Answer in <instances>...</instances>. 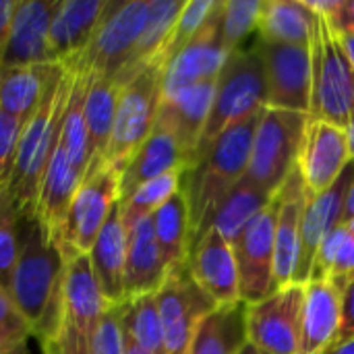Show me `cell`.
I'll return each mask as SVG.
<instances>
[{"label": "cell", "instance_id": "44", "mask_svg": "<svg viewBox=\"0 0 354 354\" xmlns=\"http://www.w3.org/2000/svg\"><path fill=\"white\" fill-rule=\"evenodd\" d=\"M354 338V282H351L344 288V301H342V326H340V334L334 346L348 342ZM332 346V348H334Z\"/></svg>", "mask_w": 354, "mask_h": 354}, {"label": "cell", "instance_id": "32", "mask_svg": "<svg viewBox=\"0 0 354 354\" xmlns=\"http://www.w3.org/2000/svg\"><path fill=\"white\" fill-rule=\"evenodd\" d=\"M151 220H153L156 241L168 272L178 266H185L189 261V251H191V224H189V207L183 191H178L172 199H168L151 216Z\"/></svg>", "mask_w": 354, "mask_h": 354}, {"label": "cell", "instance_id": "36", "mask_svg": "<svg viewBox=\"0 0 354 354\" xmlns=\"http://www.w3.org/2000/svg\"><path fill=\"white\" fill-rule=\"evenodd\" d=\"M263 0H224L220 2V37L230 56L257 29Z\"/></svg>", "mask_w": 354, "mask_h": 354}, {"label": "cell", "instance_id": "37", "mask_svg": "<svg viewBox=\"0 0 354 354\" xmlns=\"http://www.w3.org/2000/svg\"><path fill=\"white\" fill-rule=\"evenodd\" d=\"M21 218L12 203L10 191L0 195V288L8 292L10 278L21 249Z\"/></svg>", "mask_w": 354, "mask_h": 354}, {"label": "cell", "instance_id": "2", "mask_svg": "<svg viewBox=\"0 0 354 354\" xmlns=\"http://www.w3.org/2000/svg\"><path fill=\"white\" fill-rule=\"evenodd\" d=\"M21 249L8 295L41 344L62 326L64 261L37 220H21Z\"/></svg>", "mask_w": 354, "mask_h": 354}, {"label": "cell", "instance_id": "40", "mask_svg": "<svg viewBox=\"0 0 354 354\" xmlns=\"http://www.w3.org/2000/svg\"><path fill=\"white\" fill-rule=\"evenodd\" d=\"M23 127L21 118L0 110V195L10 191Z\"/></svg>", "mask_w": 354, "mask_h": 354}, {"label": "cell", "instance_id": "20", "mask_svg": "<svg viewBox=\"0 0 354 354\" xmlns=\"http://www.w3.org/2000/svg\"><path fill=\"white\" fill-rule=\"evenodd\" d=\"M189 270L195 282L216 301V305H230L241 301L239 270L228 241L209 228L189 253Z\"/></svg>", "mask_w": 354, "mask_h": 354}, {"label": "cell", "instance_id": "15", "mask_svg": "<svg viewBox=\"0 0 354 354\" xmlns=\"http://www.w3.org/2000/svg\"><path fill=\"white\" fill-rule=\"evenodd\" d=\"M228 54L222 48L220 37V2L201 31L185 46L164 68L162 91L164 95L180 91L185 87L218 79Z\"/></svg>", "mask_w": 354, "mask_h": 354}, {"label": "cell", "instance_id": "33", "mask_svg": "<svg viewBox=\"0 0 354 354\" xmlns=\"http://www.w3.org/2000/svg\"><path fill=\"white\" fill-rule=\"evenodd\" d=\"M274 197L266 195L261 189L251 185L249 180H241L228 195L226 199L218 205V209L212 216L209 228L220 232L228 245L232 247L234 241L241 236V232L247 228V224L272 203Z\"/></svg>", "mask_w": 354, "mask_h": 354}, {"label": "cell", "instance_id": "24", "mask_svg": "<svg viewBox=\"0 0 354 354\" xmlns=\"http://www.w3.org/2000/svg\"><path fill=\"white\" fill-rule=\"evenodd\" d=\"M168 276L162 251L156 241L153 220L143 218L127 230L124 301L143 295H156Z\"/></svg>", "mask_w": 354, "mask_h": 354}, {"label": "cell", "instance_id": "34", "mask_svg": "<svg viewBox=\"0 0 354 354\" xmlns=\"http://www.w3.org/2000/svg\"><path fill=\"white\" fill-rule=\"evenodd\" d=\"M124 338L149 353L164 354V330L156 295L133 297L120 303Z\"/></svg>", "mask_w": 354, "mask_h": 354}, {"label": "cell", "instance_id": "1", "mask_svg": "<svg viewBox=\"0 0 354 354\" xmlns=\"http://www.w3.org/2000/svg\"><path fill=\"white\" fill-rule=\"evenodd\" d=\"M261 112L228 127L183 172L180 191L189 207L191 249L209 230V222L218 205L247 176L253 137H255Z\"/></svg>", "mask_w": 354, "mask_h": 354}, {"label": "cell", "instance_id": "41", "mask_svg": "<svg viewBox=\"0 0 354 354\" xmlns=\"http://www.w3.org/2000/svg\"><path fill=\"white\" fill-rule=\"evenodd\" d=\"M31 336V326L21 315L10 295L0 288V354L25 344Z\"/></svg>", "mask_w": 354, "mask_h": 354}, {"label": "cell", "instance_id": "46", "mask_svg": "<svg viewBox=\"0 0 354 354\" xmlns=\"http://www.w3.org/2000/svg\"><path fill=\"white\" fill-rule=\"evenodd\" d=\"M15 6H17V0H0V64H2V58H4V52H6Z\"/></svg>", "mask_w": 354, "mask_h": 354}, {"label": "cell", "instance_id": "10", "mask_svg": "<svg viewBox=\"0 0 354 354\" xmlns=\"http://www.w3.org/2000/svg\"><path fill=\"white\" fill-rule=\"evenodd\" d=\"M156 299L164 330V354H187L197 328L218 307L216 301L195 282L189 263L168 272Z\"/></svg>", "mask_w": 354, "mask_h": 354}, {"label": "cell", "instance_id": "45", "mask_svg": "<svg viewBox=\"0 0 354 354\" xmlns=\"http://www.w3.org/2000/svg\"><path fill=\"white\" fill-rule=\"evenodd\" d=\"M328 21L338 33H354V0H342L340 8Z\"/></svg>", "mask_w": 354, "mask_h": 354}, {"label": "cell", "instance_id": "35", "mask_svg": "<svg viewBox=\"0 0 354 354\" xmlns=\"http://www.w3.org/2000/svg\"><path fill=\"white\" fill-rule=\"evenodd\" d=\"M183 172L185 170H172L168 174H162V176L141 185L131 197L120 201V214H122L124 228L129 230L139 220L153 216L168 199H172L180 191Z\"/></svg>", "mask_w": 354, "mask_h": 354}, {"label": "cell", "instance_id": "21", "mask_svg": "<svg viewBox=\"0 0 354 354\" xmlns=\"http://www.w3.org/2000/svg\"><path fill=\"white\" fill-rule=\"evenodd\" d=\"M278 218H276V245H274V284L276 290L295 284L301 249V222L307 203V189L299 168L290 174L282 191L278 193Z\"/></svg>", "mask_w": 354, "mask_h": 354}, {"label": "cell", "instance_id": "39", "mask_svg": "<svg viewBox=\"0 0 354 354\" xmlns=\"http://www.w3.org/2000/svg\"><path fill=\"white\" fill-rule=\"evenodd\" d=\"M89 354H124L127 338L122 330V311L120 305H108L100 315L89 338Z\"/></svg>", "mask_w": 354, "mask_h": 354}, {"label": "cell", "instance_id": "26", "mask_svg": "<svg viewBox=\"0 0 354 354\" xmlns=\"http://www.w3.org/2000/svg\"><path fill=\"white\" fill-rule=\"evenodd\" d=\"M93 276L108 305L124 303V266H127V228L120 214V201L112 207L95 245L89 251Z\"/></svg>", "mask_w": 354, "mask_h": 354}, {"label": "cell", "instance_id": "13", "mask_svg": "<svg viewBox=\"0 0 354 354\" xmlns=\"http://www.w3.org/2000/svg\"><path fill=\"white\" fill-rule=\"evenodd\" d=\"M257 54L261 56L268 102L266 108L288 112H311V48L257 41Z\"/></svg>", "mask_w": 354, "mask_h": 354}, {"label": "cell", "instance_id": "16", "mask_svg": "<svg viewBox=\"0 0 354 354\" xmlns=\"http://www.w3.org/2000/svg\"><path fill=\"white\" fill-rule=\"evenodd\" d=\"M353 174V160L336 180V185L324 193L307 195L303 222H301V249H299V266L295 274V284L305 286L311 278L315 255L328 234L344 224V201L346 189Z\"/></svg>", "mask_w": 354, "mask_h": 354}, {"label": "cell", "instance_id": "17", "mask_svg": "<svg viewBox=\"0 0 354 354\" xmlns=\"http://www.w3.org/2000/svg\"><path fill=\"white\" fill-rule=\"evenodd\" d=\"M58 0H17L0 66L58 64L50 48V25Z\"/></svg>", "mask_w": 354, "mask_h": 354}, {"label": "cell", "instance_id": "3", "mask_svg": "<svg viewBox=\"0 0 354 354\" xmlns=\"http://www.w3.org/2000/svg\"><path fill=\"white\" fill-rule=\"evenodd\" d=\"M68 91L71 71L62 66V71L48 85L41 104L23 127L15 174L10 183V197L19 212V218L25 222L35 220L41 180L46 176L48 164L60 139Z\"/></svg>", "mask_w": 354, "mask_h": 354}, {"label": "cell", "instance_id": "19", "mask_svg": "<svg viewBox=\"0 0 354 354\" xmlns=\"http://www.w3.org/2000/svg\"><path fill=\"white\" fill-rule=\"evenodd\" d=\"M344 290L330 280L305 284L299 354H326L338 340Z\"/></svg>", "mask_w": 354, "mask_h": 354}, {"label": "cell", "instance_id": "53", "mask_svg": "<svg viewBox=\"0 0 354 354\" xmlns=\"http://www.w3.org/2000/svg\"><path fill=\"white\" fill-rule=\"evenodd\" d=\"M2 354H29L27 353V342L25 344H19V346H15V348H10V351H6V353Z\"/></svg>", "mask_w": 354, "mask_h": 354}, {"label": "cell", "instance_id": "25", "mask_svg": "<svg viewBox=\"0 0 354 354\" xmlns=\"http://www.w3.org/2000/svg\"><path fill=\"white\" fill-rule=\"evenodd\" d=\"M189 162L176 137L156 120L151 135L129 160L120 172V201L131 197L141 185L168 174L172 170H187Z\"/></svg>", "mask_w": 354, "mask_h": 354}, {"label": "cell", "instance_id": "8", "mask_svg": "<svg viewBox=\"0 0 354 354\" xmlns=\"http://www.w3.org/2000/svg\"><path fill=\"white\" fill-rule=\"evenodd\" d=\"M120 201V172L102 166L87 174L77 189L60 232L52 241L62 261L75 255H89L112 207Z\"/></svg>", "mask_w": 354, "mask_h": 354}, {"label": "cell", "instance_id": "23", "mask_svg": "<svg viewBox=\"0 0 354 354\" xmlns=\"http://www.w3.org/2000/svg\"><path fill=\"white\" fill-rule=\"evenodd\" d=\"M108 307L93 276L89 255H75L62 270V319L89 338L100 315Z\"/></svg>", "mask_w": 354, "mask_h": 354}, {"label": "cell", "instance_id": "51", "mask_svg": "<svg viewBox=\"0 0 354 354\" xmlns=\"http://www.w3.org/2000/svg\"><path fill=\"white\" fill-rule=\"evenodd\" d=\"M124 354H156V353H149V351L141 348L139 344H135V342L127 340V348H124Z\"/></svg>", "mask_w": 354, "mask_h": 354}, {"label": "cell", "instance_id": "43", "mask_svg": "<svg viewBox=\"0 0 354 354\" xmlns=\"http://www.w3.org/2000/svg\"><path fill=\"white\" fill-rule=\"evenodd\" d=\"M330 282H334L336 286H340L342 290L354 282V234L348 232L340 253H338V259L332 268V274L328 278Z\"/></svg>", "mask_w": 354, "mask_h": 354}, {"label": "cell", "instance_id": "54", "mask_svg": "<svg viewBox=\"0 0 354 354\" xmlns=\"http://www.w3.org/2000/svg\"><path fill=\"white\" fill-rule=\"evenodd\" d=\"M344 226L348 228V232H351V234H354V218H353V220H348V222H346Z\"/></svg>", "mask_w": 354, "mask_h": 354}, {"label": "cell", "instance_id": "49", "mask_svg": "<svg viewBox=\"0 0 354 354\" xmlns=\"http://www.w3.org/2000/svg\"><path fill=\"white\" fill-rule=\"evenodd\" d=\"M326 354H354V338H351V340L344 342V344H338V346L330 348Z\"/></svg>", "mask_w": 354, "mask_h": 354}, {"label": "cell", "instance_id": "22", "mask_svg": "<svg viewBox=\"0 0 354 354\" xmlns=\"http://www.w3.org/2000/svg\"><path fill=\"white\" fill-rule=\"evenodd\" d=\"M108 0H58L50 25V48L58 64L77 60L91 44Z\"/></svg>", "mask_w": 354, "mask_h": 354}, {"label": "cell", "instance_id": "47", "mask_svg": "<svg viewBox=\"0 0 354 354\" xmlns=\"http://www.w3.org/2000/svg\"><path fill=\"white\" fill-rule=\"evenodd\" d=\"M354 218V160H353V174H351V183L346 189V201H344V224Z\"/></svg>", "mask_w": 354, "mask_h": 354}, {"label": "cell", "instance_id": "12", "mask_svg": "<svg viewBox=\"0 0 354 354\" xmlns=\"http://www.w3.org/2000/svg\"><path fill=\"white\" fill-rule=\"evenodd\" d=\"M305 286L288 284L247 305L249 342L268 354H299Z\"/></svg>", "mask_w": 354, "mask_h": 354}, {"label": "cell", "instance_id": "4", "mask_svg": "<svg viewBox=\"0 0 354 354\" xmlns=\"http://www.w3.org/2000/svg\"><path fill=\"white\" fill-rule=\"evenodd\" d=\"M268 102V83L257 50L232 52L216 81L209 118L205 122L195 160L232 124L261 112Z\"/></svg>", "mask_w": 354, "mask_h": 354}, {"label": "cell", "instance_id": "29", "mask_svg": "<svg viewBox=\"0 0 354 354\" xmlns=\"http://www.w3.org/2000/svg\"><path fill=\"white\" fill-rule=\"evenodd\" d=\"M317 15L305 4V0H266L259 12V39L270 44L307 46L315 33Z\"/></svg>", "mask_w": 354, "mask_h": 354}, {"label": "cell", "instance_id": "11", "mask_svg": "<svg viewBox=\"0 0 354 354\" xmlns=\"http://www.w3.org/2000/svg\"><path fill=\"white\" fill-rule=\"evenodd\" d=\"M278 195L263 207L241 232L232 245L239 270V295L247 305L259 303L276 290L274 284V245H276V218Z\"/></svg>", "mask_w": 354, "mask_h": 354}, {"label": "cell", "instance_id": "30", "mask_svg": "<svg viewBox=\"0 0 354 354\" xmlns=\"http://www.w3.org/2000/svg\"><path fill=\"white\" fill-rule=\"evenodd\" d=\"M187 0H149V15L135 48L131 62L122 68L118 77H114L120 85L129 83L135 75L151 64H160L162 54L168 46L172 29L185 8ZM162 66V64H160Z\"/></svg>", "mask_w": 354, "mask_h": 354}, {"label": "cell", "instance_id": "27", "mask_svg": "<svg viewBox=\"0 0 354 354\" xmlns=\"http://www.w3.org/2000/svg\"><path fill=\"white\" fill-rule=\"evenodd\" d=\"M62 64L0 66V110L27 122Z\"/></svg>", "mask_w": 354, "mask_h": 354}, {"label": "cell", "instance_id": "7", "mask_svg": "<svg viewBox=\"0 0 354 354\" xmlns=\"http://www.w3.org/2000/svg\"><path fill=\"white\" fill-rule=\"evenodd\" d=\"M162 77L164 68L151 64L122 85L104 166L122 172L135 151L151 135L164 95Z\"/></svg>", "mask_w": 354, "mask_h": 354}, {"label": "cell", "instance_id": "50", "mask_svg": "<svg viewBox=\"0 0 354 354\" xmlns=\"http://www.w3.org/2000/svg\"><path fill=\"white\" fill-rule=\"evenodd\" d=\"M346 139H348V149H351V160H354V116L351 118V122L346 124Z\"/></svg>", "mask_w": 354, "mask_h": 354}, {"label": "cell", "instance_id": "18", "mask_svg": "<svg viewBox=\"0 0 354 354\" xmlns=\"http://www.w3.org/2000/svg\"><path fill=\"white\" fill-rule=\"evenodd\" d=\"M216 81L218 79L203 81V83L185 87L180 91L162 95L158 122L164 124L176 137L180 149L187 156L189 166L195 162L197 147H199L205 122L212 112Z\"/></svg>", "mask_w": 354, "mask_h": 354}, {"label": "cell", "instance_id": "38", "mask_svg": "<svg viewBox=\"0 0 354 354\" xmlns=\"http://www.w3.org/2000/svg\"><path fill=\"white\" fill-rule=\"evenodd\" d=\"M218 6V0H187L174 29H172V35L168 39V46L162 54V68H166V64L185 48L189 46V41L201 31V27L207 23V19L212 17V12L216 10Z\"/></svg>", "mask_w": 354, "mask_h": 354}, {"label": "cell", "instance_id": "42", "mask_svg": "<svg viewBox=\"0 0 354 354\" xmlns=\"http://www.w3.org/2000/svg\"><path fill=\"white\" fill-rule=\"evenodd\" d=\"M41 351L44 354H89V344L79 330H75L71 324L62 319L60 330L56 332L54 338L41 344Z\"/></svg>", "mask_w": 354, "mask_h": 354}, {"label": "cell", "instance_id": "6", "mask_svg": "<svg viewBox=\"0 0 354 354\" xmlns=\"http://www.w3.org/2000/svg\"><path fill=\"white\" fill-rule=\"evenodd\" d=\"M311 75L309 116L346 129L354 116V71L338 41V33L324 15H317L311 39Z\"/></svg>", "mask_w": 354, "mask_h": 354}, {"label": "cell", "instance_id": "48", "mask_svg": "<svg viewBox=\"0 0 354 354\" xmlns=\"http://www.w3.org/2000/svg\"><path fill=\"white\" fill-rule=\"evenodd\" d=\"M338 41H340V46H342V50H344V54H346V58H348V62H351L354 71V33H338Z\"/></svg>", "mask_w": 354, "mask_h": 354}, {"label": "cell", "instance_id": "9", "mask_svg": "<svg viewBox=\"0 0 354 354\" xmlns=\"http://www.w3.org/2000/svg\"><path fill=\"white\" fill-rule=\"evenodd\" d=\"M147 15L149 0H108L89 48L73 62L97 77H118L135 54Z\"/></svg>", "mask_w": 354, "mask_h": 354}, {"label": "cell", "instance_id": "5", "mask_svg": "<svg viewBox=\"0 0 354 354\" xmlns=\"http://www.w3.org/2000/svg\"><path fill=\"white\" fill-rule=\"evenodd\" d=\"M309 114L263 108L249 158L245 180L276 197L297 170Z\"/></svg>", "mask_w": 354, "mask_h": 354}, {"label": "cell", "instance_id": "31", "mask_svg": "<svg viewBox=\"0 0 354 354\" xmlns=\"http://www.w3.org/2000/svg\"><path fill=\"white\" fill-rule=\"evenodd\" d=\"M249 342L247 303L218 305L197 328L187 354H239Z\"/></svg>", "mask_w": 354, "mask_h": 354}, {"label": "cell", "instance_id": "14", "mask_svg": "<svg viewBox=\"0 0 354 354\" xmlns=\"http://www.w3.org/2000/svg\"><path fill=\"white\" fill-rule=\"evenodd\" d=\"M348 164L351 149L346 131L332 122L309 118L297 164L307 195H317L332 189Z\"/></svg>", "mask_w": 354, "mask_h": 354}, {"label": "cell", "instance_id": "52", "mask_svg": "<svg viewBox=\"0 0 354 354\" xmlns=\"http://www.w3.org/2000/svg\"><path fill=\"white\" fill-rule=\"evenodd\" d=\"M239 354H268V353H263L261 348H257L255 344H251V342H247L245 346H243V351Z\"/></svg>", "mask_w": 354, "mask_h": 354}, {"label": "cell", "instance_id": "28", "mask_svg": "<svg viewBox=\"0 0 354 354\" xmlns=\"http://www.w3.org/2000/svg\"><path fill=\"white\" fill-rule=\"evenodd\" d=\"M120 89L122 85L116 79H106L91 73L89 89L85 95V122H87V143H89V166L85 176L93 174L104 166Z\"/></svg>", "mask_w": 354, "mask_h": 354}]
</instances>
